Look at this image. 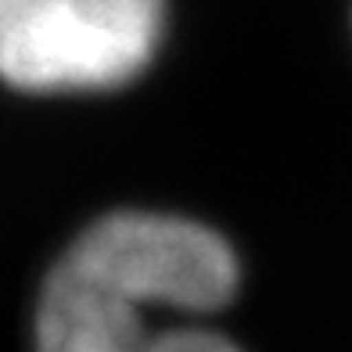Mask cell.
Listing matches in <instances>:
<instances>
[{"label":"cell","instance_id":"2","mask_svg":"<svg viewBox=\"0 0 352 352\" xmlns=\"http://www.w3.org/2000/svg\"><path fill=\"white\" fill-rule=\"evenodd\" d=\"M162 36V0H0V79L87 94L137 79Z\"/></svg>","mask_w":352,"mask_h":352},{"label":"cell","instance_id":"1","mask_svg":"<svg viewBox=\"0 0 352 352\" xmlns=\"http://www.w3.org/2000/svg\"><path fill=\"white\" fill-rule=\"evenodd\" d=\"M234 292L237 259L216 230L169 212H116L47 274L36 352H241L205 327Z\"/></svg>","mask_w":352,"mask_h":352}]
</instances>
